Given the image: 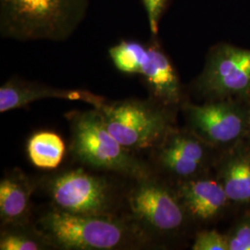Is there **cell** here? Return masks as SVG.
<instances>
[{"label":"cell","mask_w":250,"mask_h":250,"mask_svg":"<svg viewBox=\"0 0 250 250\" xmlns=\"http://www.w3.org/2000/svg\"><path fill=\"white\" fill-rule=\"evenodd\" d=\"M227 240L229 250H250V217L236 224Z\"/></svg>","instance_id":"20"},{"label":"cell","mask_w":250,"mask_h":250,"mask_svg":"<svg viewBox=\"0 0 250 250\" xmlns=\"http://www.w3.org/2000/svg\"><path fill=\"white\" fill-rule=\"evenodd\" d=\"M24 225L4 227L0 236L1 250H41L52 247L40 230Z\"/></svg>","instance_id":"17"},{"label":"cell","mask_w":250,"mask_h":250,"mask_svg":"<svg viewBox=\"0 0 250 250\" xmlns=\"http://www.w3.org/2000/svg\"><path fill=\"white\" fill-rule=\"evenodd\" d=\"M173 107L151 99L106 102L99 107L107 130L131 151L157 147L174 129Z\"/></svg>","instance_id":"4"},{"label":"cell","mask_w":250,"mask_h":250,"mask_svg":"<svg viewBox=\"0 0 250 250\" xmlns=\"http://www.w3.org/2000/svg\"><path fill=\"white\" fill-rule=\"evenodd\" d=\"M88 9L89 0H0V36L22 42L65 41Z\"/></svg>","instance_id":"1"},{"label":"cell","mask_w":250,"mask_h":250,"mask_svg":"<svg viewBox=\"0 0 250 250\" xmlns=\"http://www.w3.org/2000/svg\"><path fill=\"white\" fill-rule=\"evenodd\" d=\"M133 218L142 231L174 235L187 223L188 215L176 191L153 178L137 180L129 197Z\"/></svg>","instance_id":"7"},{"label":"cell","mask_w":250,"mask_h":250,"mask_svg":"<svg viewBox=\"0 0 250 250\" xmlns=\"http://www.w3.org/2000/svg\"><path fill=\"white\" fill-rule=\"evenodd\" d=\"M170 0H142L152 36H158L161 19L168 9Z\"/></svg>","instance_id":"19"},{"label":"cell","mask_w":250,"mask_h":250,"mask_svg":"<svg viewBox=\"0 0 250 250\" xmlns=\"http://www.w3.org/2000/svg\"><path fill=\"white\" fill-rule=\"evenodd\" d=\"M60 99L79 100L93 105L96 108L106 103L103 97L87 90L57 88L36 82L12 78L0 87V112L25 107L40 99Z\"/></svg>","instance_id":"11"},{"label":"cell","mask_w":250,"mask_h":250,"mask_svg":"<svg viewBox=\"0 0 250 250\" xmlns=\"http://www.w3.org/2000/svg\"><path fill=\"white\" fill-rule=\"evenodd\" d=\"M176 193L188 217L208 222L222 214L230 203L224 187L217 179L206 175L178 183Z\"/></svg>","instance_id":"12"},{"label":"cell","mask_w":250,"mask_h":250,"mask_svg":"<svg viewBox=\"0 0 250 250\" xmlns=\"http://www.w3.org/2000/svg\"><path fill=\"white\" fill-rule=\"evenodd\" d=\"M147 45L148 60L140 75L152 99L168 107L184 104L185 91L178 72L162 48L158 36H152Z\"/></svg>","instance_id":"10"},{"label":"cell","mask_w":250,"mask_h":250,"mask_svg":"<svg viewBox=\"0 0 250 250\" xmlns=\"http://www.w3.org/2000/svg\"><path fill=\"white\" fill-rule=\"evenodd\" d=\"M193 250H229L227 235L215 230L198 232L192 246Z\"/></svg>","instance_id":"18"},{"label":"cell","mask_w":250,"mask_h":250,"mask_svg":"<svg viewBox=\"0 0 250 250\" xmlns=\"http://www.w3.org/2000/svg\"><path fill=\"white\" fill-rule=\"evenodd\" d=\"M193 90L208 100L250 99V49L221 43L206 58L202 72L193 82Z\"/></svg>","instance_id":"6"},{"label":"cell","mask_w":250,"mask_h":250,"mask_svg":"<svg viewBox=\"0 0 250 250\" xmlns=\"http://www.w3.org/2000/svg\"><path fill=\"white\" fill-rule=\"evenodd\" d=\"M39 225L50 245L61 250L130 249L139 245L145 232L115 216L72 214L56 208L40 218Z\"/></svg>","instance_id":"2"},{"label":"cell","mask_w":250,"mask_h":250,"mask_svg":"<svg viewBox=\"0 0 250 250\" xmlns=\"http://www.w3.org/2000/svg\"><path fill=\"white\" fill-rule=\"evenodd\" d=\"M216 177L221 182L230 203H250V146L244 140L222 151L215 162Z\"/></svg>","instance_id":"13"},{"label":"cell","mask_w":250,"mask_h":250,"mask_svg":"<svg viewBox=\"0 0 250 250\" xmlns=\"http://www.w3.org/2000/svg\"><path fill=\"white\" fill-rule=\"evenodd\" d=\"M188 129L212 146L225 150L246 140L250 120V99L208 100L202 105L184 103Z\"/></svg>","instance_id":"5"},{"label":"cell","mask_w":250,"mask_h":250,"mask_svg":"<svg viewBox=\"0 0 250 250\" xmlns=\"http://www.w3.org/2000/svg\"><path fill=\"white\" fill-rule=\"evenodd\" d=\"M31 162L41 169H55L62 161L65 144L59 134L43 131L33 134L27 143Z\"/></svg>","instance_id":"15"},{"label":"cell","mask_w":250,"mask_h":250,"mask_svg":"<svg viewBox=\"0 0 250 250\" xmlns=\"http://www.w3.org/2000/svg\"><path fill=\"white\" fill-rule=\"evenodd\" d=\"M246 141L249 143L250 146V127H249V132H248V135H247V138H246Z\"/></svg>","instance_id":"21"},{"label":"cell","mask_w":250,"mask_h":250,"mask_svg":"<svg viewBox=\"0 0 250 250\" xmlns=\"http://www.w3.org/2000/svg\"><path fill=\"white\" fill-rule=\"evenodd\" d=\"M108 55L119 72L140 75L148 60V45L136 40H122L108 49Z\"/></svg>","instance_id":"16"},{"label":"cell","mask_w":250,"mask_h":250,"mask_svg":"<svg viewBox=\"0 0 250 250\" xmlns=\"http://www.w3.org/2000/svg\"><path fill=\"white\" fill-rule=\"evenodd\" d=\"M46 189L58 209L72 214L114 216L108 182L82 169L57 174L49 179Z\"/></svg>","instance_id":"8"},{"label":"cell","mask_w":250,"mask_h":250,"mask_svg":"<svg viewBox=\"0 0 250 250\" xmlns=\"http://www.w3.org/2000/svg\"><path fill=\"white\" fill-rule=\"evenodd\" d=\"M34 190V184L20 170L12 171L1 180L0 220L2 227L28 224Z\"/></svg>","instance_id":"14"},{"label":"cell","mask_w":250,"mask_h":250,"mask_svg":"<svg viewBox=\"0 0 250 250\" xmlns=\"http://www.w3.org/2000/svg\"><path fill=\"white\" fill-rule=\"evenodd\" d=\"M72 151L78 161L99 170L141 180L152 176L149 166L109 133L98 108L67 114Z\"/></svg>","instance_id":"3"},{"label":"cell","mask_w":250,"mask_h":250,"mask_svg":"<svg viewBox=\"0 0 250 250\" xmlns=\"http://www.w3.org/2000/svg\"><path fill=\"white\" fill-rule=\"evenodd\" d=\"M154 150L160 170L178 183L205 175L216 162L214 148L188 129H172Z\"/></svg>","instance_id":"9"}]
</instances>
